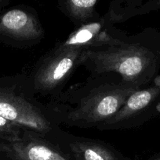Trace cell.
<instances>
[{
  "mask_svg": "<svg viewBox=\"0 0 160 160\" xmlns=\"http://www.w3.org/2000/svg\"><path fill=\"white\" fill-rule=\"evenodd\" d=\"M147 160H160V152L158 153H157V154L154 155L153 156H152V157L149 158Z\"/></svg>",
  "mask_w": 160,
  "mask_h": 160,
  "instance_id": "5bb4252c",
  "label": "cell"
},
{
  "mask_svg": "<svg viewBox=\"0 0 160 160\" xmlns=\"http://www.w3.org/2000/svg\"><path fill=\"white\" fill-rule=\"evenodd\" d=\"M160 9V0H112L108 12L117 23Z\"/></svg>",
  "mask_w": 160,
  "mask_h": 160,
  "instance_id": "30bf717a",
  "label": "cell"
},
{
  "mask_svg": "<svg viewBox=\"0 0 160 160\" xmlns=\"http://www.w3.org/2000/svg\"><path fill=\"white\" fill-rule=\"evenodd\" d=\"M86 49L56 45L44 55L28 76L34 93L50 97L61 93L72 73L81 66Z\"/></svg>",
  "mask_w": 160,
  "mask_h": 160,
  "instance_id": "277c9868",
  "label": "cell"
},
{
  "mask_svg": "<svg viewBox=\"0 0 160 160\" xmlns=\"http://www.w3.org/2000/svg\"><path fill=\"white\" fill-rule=\"evenodd\" d=\"M136 90L116 73L90 75L86 81L50 97L45 107L57 126L96 128L113 117Z\"/></svg>",
  "mask_w": 160,
  "mask_h": 160,
  "instance_id": "6da1fadb",
  "label": "cell"
},
{
  "mask_svg": "<svg viewBox=\"0 0 160 160\" xmlns=\"http://www.w3.org/2000/svg\"><path fill=\"white\" fill-rule=\"evenodd\" d=\"M0 36L29 47L43 38L44 30L35 9L20 5L0 14Z\"/></svg>",
  "mask_w": 160,
  "mask_h": 160,
  "instance_id": "8992f818",
  "label": "cell"
},
{
  "mask_svg": "<svg viewBox=\"0 0 160 160\" xmlns=\"http://www.w3.org/2000/svg\"><path fill=\"white\" fill-rule=\"evenodd\" d=\"M115 23L111 14L107 12L97 20L78 26L56 45L91 48L112 45L128 35L125 31L118 29Z\"/></svg>",
  "mask_w": 160,
  "mask_h": 160,
  "instance_id": "52a82bcc",
  "label": "cell"
},
{
  "mask_svg": "<svg viewBox=\"0 0 160 160\" xmlns=\"http://www.w3.org/2000/svg\"><path fill=\"white\" fill-rule=\"evenodd\" d=\"M58 140L67 145L76 160H130L108 144L63 133Z\"/></svg>",
  "mask_w": 160,
  "mask_h": 160,
  "instance_id": "9c48e42d",
  "label": "cell"
},
{
  "mask_svg": "<svg viewBox=\"0 0 160 160\" xmlns=\"http://www.w3.org/2000/svg\"><path fill=\"white\" fill-rule=\"evenodd\" d=\"M11 0H0V14L3 12L5 8L10 3Z\"/></svg>",
  "mask_w": 160,
  "mask_h": 160,
  "instance_id": "4fadbf2b",
  "label": "cell"
},
{
  "mask_svg": "<svg viewBox=\"0 0 160 160\" xmlns=\"http://www.w3.org/2000/svg\"><path fill=\"white\" fill-rule=\"evenodd\" d=\"M99 0H57V8L77 26L100 17L96 10Z\"/></svg>",
  "mask_w": 160,
  "mask_h": 160,
  "instance_id": "8fae6325",
  "label": "cell"
},
{
  "mask_svg": "<svg viewBox=\"0 0 160 160\" xmlns=\"http://www.w3.org/2000/svg\"><path fill=\"white\" fill-rule=\"evenodd\" d=\"M0 151L12 160H70L58 144L27 129L20 141L0 144Z\"/></svg>",
  "mask_w": 160,
  "mask_h": 160,
  "instance_id": "ba28073f",
  "label": "cell"
},
{
  "mask_svg": "<svg viewBox=\"0 0 160 160\" xmlns=\"http://www.w3.org/2000/svg\"><path fill=\"white\" fill-rule=\"evenodd\" d=\"M28 77L0 85V116L50 141H57L62 130L50 118L45 105L39 102Z\"/></svg>",
  "mask_w": 160,
  "mask_h": 160,
  "instance_id": "3957f363",
  "label": "cell"
},
{
  "mask_svg": "<svg viewBox=\"0 0 160 160\" xmlns=\"http://www.w3.org/2000/svg\"><path fill=\"white\" fill-rule=\"evenodd\" d=\"M81 66L93 76L116 73L137 89L146 87L160 70V30L147 28L112 45L87 48Z\"/></svg>",
  "mask_w": 160,
  "mask_h": 160,
  "instance_id": "7a4b0ae2",
  "label": "cell"
},
{
  "mask_svg": "<svg viewBox=\"0 0 160 160\" xmlns=\"http://www.w3.org/2000/svg\"><path fill=\"white\" fill-rule=\"evenodd\" d=\"M25 128L0 116V138L6 142L20 141Z\"/></svg>",
  "mask_w": 160,
  "mask_h": 160,
  "instance_id": "7c38bea8",
  "label": "cell"
},
{
  "mask_svg": "<svg viewBox=\"0 0 160 160\" xmlns=\"http://www.w3.org/2000/svg\"><path fill=\"white\" fill-rule=\"evenodd\" d=\"M160 114V75L149 85L132 93L113 117L97 127L99 131L128 130Z\"/></svg>",
  "mask_w": 160,
  "mask_h": 160,
  "instance_id": "5b68a950",
  "label": "cell"
}]
</instances>
